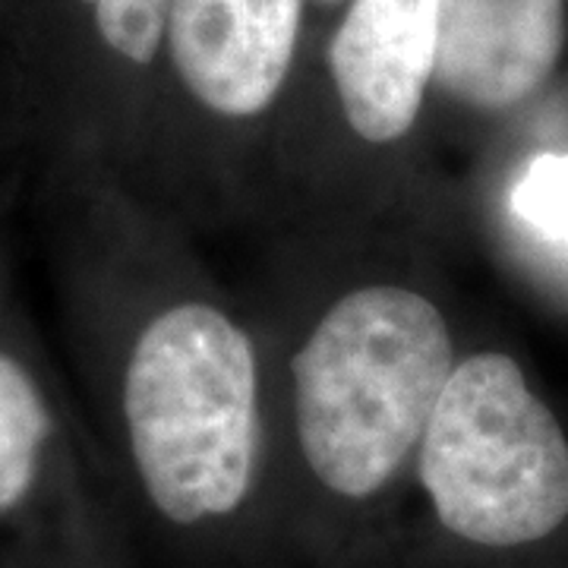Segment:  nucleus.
<instances>
[{"label":"nucleus","mask_w":568,"mask_h":568,"mask_svg":"<svg viewBox=\"0 0 568 568\" xmlns=\"http://www.w3.org/2000/svg\"><path fill=\"white\" fill-rule=\"evenodd\" d=\"M10 304H7V294H3V272H0V313H7Z\"/></svg>","instance_id":"9b49d317"},{"label":"nucleus","mask_w":568,"mask_h":568,"mask_svg":"<svg viewBox=\"0 0 568 568\" xmlns=\"http://www.w3.org/2000/svg\"><path fill=\"white\" fill-rule=\"evenodd\" d=\"M61 405L13 310L0 313V530H20L80 477Z\"/></svg>","instance_id":"0eeeda50"},{"label":"nucleus","mask_w":568,"mask_h":568,"mask_svg":"<svg viewBox=\"0 0 568 568\" xmlns=\"http://www.w3.org/2000/svg\"><path fill=\"white\" fill-rule=\"evenodd\" d=\"M111 58L130 67H152L168 32L171 0H73Z\"/></svg>","instance_id":"1a4fd4ad"},{"label":"nucleus","mask_w":568,"mask_h":568,"mask_svg":"<svg viewBox=\"0 0 568 568\" xmlns=\"http://www.w3.org/2000/svg\"><path fill=\"white\" fill-rule=\"evenodd\" d=\"M63 275L145 511L186 540L241 537L263 489L260 364L244 325L203 297L123 320L92 284Z\"/></svg>","instance_id":"f257e3e1"},{"label":"nucleus","mask_w":568,"mask_h":568,"mask_svg":"<svg viewBox=\"0 0 568 568\" xmlns=\"http://www.w3.org/2000/svg\"><path fill=\"white\" fill-rule=\"evenodd\" d=\"M0 568H123L108 515L82 474L41 515L10 534Z\"/></svg>","instance_id":"6e6552de"},{"label":"nucleus","mask_w":568,"mask_h":568,"mask_svg":"<svg viewBox=\"0 0 568 568\" xmlns=\"http://www.w3.org/2000/svg\"><path fill=\"white\" fill-rule=\"evenodd\" d=\"M320 3H338V0H320Z\"/></svg>","instance_id":"f8f14e48"},{"label":"nucleus","mask_w":568,"mask_h":568,"mask_svg":"<svg viewBox=\"0 0 568 568\" xmlns=\"http://www.w3.org/2000/svg\"><path fill=\"white\" fill-rule=\"evenodd\" d=\"M304 0H171L164 44L209 114L253 121L291 73Z\"/></svg>","instance_id":"20e7f679"},{"label":"nucleus","mask_w":568,"mask_h":568,"mask_svg":"<svg viewBox=\"0 0 568 568\" xmlns=\"http://www.w3.org/2000/svg\"><path fill=\"white\" fill-rule=\"evenodd\" d=\"M455 364L446 313L402 282L351 287L310 328L294 357V518L320 559L351 566L388 547L402 480Z\"/></svg>","instance_id":"f03ea898"},{"label":"nucleus","mask_w":568,"mask_h":568,"mask_svg":"<svg viewBox=\"0 0 568 568\" xmlns=\"http://www.w3.org/2000/svg\"><path fill=\"white\" fill-rule=\"evenodd\" d=\"M417 568L503 559L568 525V436L503 351L462 357L414 455Z\"/></svg>","instance_id":"7ed1b4c3"},{"label":"nucleus","mask_w":568,"mask_h":568,"mask_svg":"<svg viewBox=\"0 0 568 568\" xmlns=\"http://www.w3.org/2000/svg\"><path fill=\"white\" fill-rule=\"evenodd\" d=\"M439 0H351L328 44V70L347 126L369 145L414 130L436 70Z\"/></svg>","instance_id":"39448f33"},{"label":"nucleus","mask_w":568,"mask_h":568,"mask_svg":"<svg viewBox=\"0 0 568 568\" xmlns=\"http://www.w3.org/2000/svg\"><path fill=\"white\" fill-rule=\"evenodd\" d=\"M566 44V0H439L433 82L474 111L528 102Z\"/></svg>","instance_id":"423d86ee"},{"label":"nucleus","mask_w":568,"mask_h":568,"mask_svg":"<svg viewBox=\"0 0 568 568\" xmlns=\"http://www.w3.org/2000/svg\"><path fill=\"white\" fill-rule=\"evenodd\" d=\"M511 212L537 234L568 244V155H540L511 190Z\"/></svg>","instance_id":"9d476101"}]
</instances>
